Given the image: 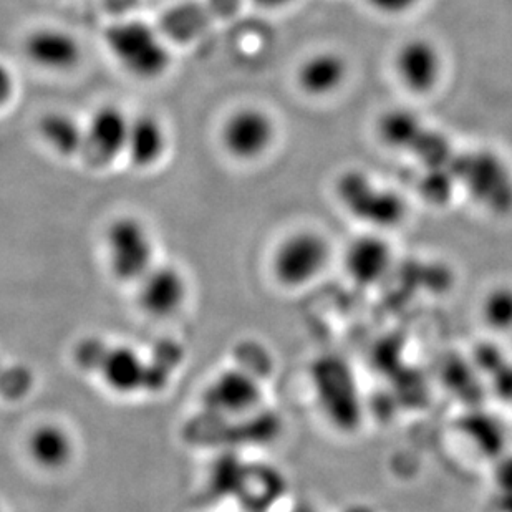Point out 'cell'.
Returning <instances> with one entry per match:
<instances>
[{
  "instance_id": "obj_16",
  "label": "cell",
  "mask_w": 512,
  "mask_h": 512,
  "mask_svg": "<svg viewBox=\"0 0 512 512\" xmlns=\"http://www.w3.org/2000/svg\"><path fill=\"white\" fill-rule=\"evenodd\" d=\"M261 400V387L254 378L241 370H229L219 375L206 392L211 410L241 415L252 410Z\"/></svg>"
},
{
  "instance_id": "obj_21",
  "label": "cell",
  "mask_w": 512,
  "mask_h": 512,
  "mask_svg": "<svg viewBox=\"0 0 512 512\" xmlns=\"http://www.w3.org/2000/svg\"><path fill=\"white\" fill-rule=\"evenodd\" d=\"M15 95L14 72L0 60V110L7 107Z\"/></svg>"
},
{
  "instance_id": "obj_14",
  "label": "cell",
  "mask_w": 512,
  "mask_h": 512,
  "mask_svg": "<svg viewBox=\"0 0 512 512\" xmlns=\"http://www.w3.org/2000/svg\"><path fill=\"white\" fill-rule=\"evenodd\" d=\"M98 372L103 383L120 395L138 393L146 387L148 365L140 353L126 345L105 348L98 360Z\"/></svg>"
},
{
  "instance_id": "obj_8",
  "label": "cell",
  "mask_w": 512,
  "mask_h": 512,
  "mask_svg": "<svg viewBox=\"0 0 512 512\" xmlns=\"http://www.w3.org/2000/svg\"><path fill=\"white\" fill-rule=\"evenodd\" d=\"M135 287L138 307L151 319H171L188 302V279L171 264H155Z\"/></svg>"
},
{
  "instance_id": "obj_11",
  "label": "cell",
  "mask_w": 512,
  "mask_h": 512,
  "mask_svg": "<svg viewBox=\"0 0 512 512\" xmlns=\"http://www.w3.org/2000/svg\"><path fill=\"white\" fill-rule=\"evenodd\" d=\"M24 54L45 72H72L82 62V45L75 35L58 27H37L25 37Z\"/></svg>"
},
{
  "instance_id": "obj_4",
  "label": "cell",
  "mask_w": 512,
  "mask_h": 512,
  "mask_svg": "<svg viewBox=\"0 0 512 512\" xmlns=\"http://www.w3.org/2000/svg\"><path fill=\"white\" fill-rule=\"evenodd\" d=\"M458 186L479 206L504 214L512 209V168L488 148L459 151L455 163Z\"/></svg>"
},
{
  "instance_id": "obj_5",
  "label": "cell",
  "mask_w": 512,
  "mask_h": 512,
  "mask_svg": "<svg viewBox=\"0 0 512 512\" xmlns=\"http://www.w3.org/2000/svg\"><path fill=\"white\" fill-rule=\"evenodd\" d=\"M105 256L112 276L121 284H133L155 266V239L150 228L136 216H120L105 232Z\"/></svg>"
},
{
  "instance_id": "obj_23",
  "label": "cell",
  "mask_w": 512,
  "mask_h": 512,
  "mask_svg": "<svg viewBox=\"0 0 512 512\" xmlns=\"http://www.w3.org/2000/svg\"><path fill=\"white\" fill-rule=\"evenodd\" d=\"M252 2L262 9L279 10L294 4L295 0H252Z\"/></svg>"
},
{
  "instance_id": "obj_3",
  "label": "cell",
  "mask_w": 512,
  "mask_h": 512,
  "mask_svg": "<svg viewBox=\"0 0 512 512\" xmlns=\"http://www.w3.org/2000/svg\"><path fill=\"white\" fill-rule=\"evenodd\" d=\"M334 249L324 232L297 229L282 237L271 254L272 279L285 290H304L329 269Z\"/></svg>"
},
{
  "instance_id": "obj_2",
  "label": "cell",
  "mask_w": 512,
  "mask_h": 512,
  "mask_svg": "<svg viewBox=\"0 0 512 512\" xmlns=\"http://www.w3.org/2000/svg\"><path fill=\"white\" fill-rule=\"evenodd\" d=\"M105 44L116 63L133 78L151 82L170 70V49L160 32L145 20H118L105 30Z\"/></svg>"
},
{
  "instance_id": "obj_1",
  "label": "cell",
  "mask_w": 512,
  "mask_h": 512,
  "mask_svg": "<svg viewBox=\"0 0 512 512\" xmlns=\"http://www.w3.org/2000/svg\"><path fill=\"white\" fill-rule=\"evenodd\" d=\"M334 189L340 206L372 231L397 228L408 216L405 198L360 168L342 171Z\"/></svg>"
},
{
  "instance_id": "obj_7",
  "label": "cell",
  "mask_w": 512,
  "mask_h": 512,
  "mask_svg": "<svg viewBox=\"0 0 512 512\" xmlns=\"http://www.w3.org/2000/svg\"><path fill=\"white\" fill-rule=\"evenodd\" d=\"M393 70L406 92L430 95L443 80L445 58L433 40L413 37L405 40L393 55Z\"/></svg>"
},
{
  "instance_id": "obj_9",
  "label": "cell",
  "mask_w": 512,
  "mask_h": 512,
  "mask_svg": "<svg viewBox=\"0 0 512 512\" xmlns=\"http://www.w3.org/2000/svg\"><path fill=\"white\" fill-rule=\"evenodd\" d=\"M131 116L116 105H102L85 123L83 155L93 166L112 165L125 156Z\"/></svg>"
},
{
  "instance_id": "obj_15",
  "label": "cell",
  "mask_w": 512,
  "mask_h": 512,
  "mask_svg": "<svg viewBox=\"0 0 512 512\" xmlns=\"http://www.w3.org/2000/svg\"><path fill=\"white\" fill-rule=\"evenodd\" d=\"M75 440L65 426L42 423L27 438V455L42 471L57 473L75 458Z\"/></svg>"
},
{
  "instance_id": "obj_10",
  "label": "cell",
  "mask_w": 512,
  "mask_h": 512,
  "mask_svg": "<svg viewBox=\"0 0 512 512\" xmlns=\"http://www.w3.org/2000/svg\"><path fill=\"white\" fill-rule=\"evenodd\" d=\"M395 251L383 232L353 237L343 249V271L358 285H375L392 271Z\"/></svg>"
},
{
  "instance_id": "obj_6",
  "label": "cell",
  "mask_w": 512,
  "mask_h": 512,
  "mask_svg": "<svg viewBox=\"0 0 512 512\" xmlns=\"http://www.w3.org/2000/svg\"><path fill=\"white\" fill-rule=\"evenodd\" d=\"M219 138L232 160H261L276 143L277 123L264 108H237L224 120Z\"/></svg>"
},
{
  "instance_id": "obj_18",
  "label": "cell",
  "mask_w": 512,
  "mask_h": 512,
  "mask_svg": "<svg viewBox=\"0 0 512 512\" xmlns=\"http://www.w3.org/2000/svg\"><path fill=\"white\" fill-rule=\"evenodd\" d=\"M428 123L423 116L408 108H392L383 113L377 121V135L382 145L406 155L411 145L418 140Z\"/></svg>"
},
{
  "instance_id": "obj_19",
  "label": "cell",
  "mask_w": 512,
  "mask_h": 512,
  "mask_svg": "<svg viewBox=\"0 0 512 512\" xmlns=\"http://www.w3.org/2000/svg\"><path fill=\"white\" fill-rule=\"evenodd\" d=\"M483 324L496 334H512V285H493L479 304Z\"/></svg>"
},
{
  "instance_id": "obj_13",
  "label": "cell",
  "mask_w": 512,
  "mask_h": 512,
  "mask_svg": "<svg viewBox=\"0 0 512 512\" xmlns=\"http://www.w3.org/2000/svg\"><path fill=\"white\" fill-rule=\"evenodd\" d=\"M170 136L165 123L156 115L141 113L131 116L125 156L141 170L158 165L168 151Z\"/></svg>"
},
{
  "instance_id": "obj_12",
  "label": "cell",
  "mask_w": 512,
  "mask_h": 512,
  "mask_svg": "<svg viewBox=\"0 0 512 512\" xmlns=\"http://www.w3.org/2000/svg\"><path fill=\"white\" fill-rule=\"evenodd\" d=\"M347 58L335 50H319L305 57L295 72L300 92L310 98L334 97L348 80Z\"/></svg>"
},
{
  "instance_id": "obj_20",
  "label": "cell",
  "mask_w": 512,
  "mask_h": 512,
  "mask_svg": "<svg viewBox=\"0 0 512 512\" xmlns=\"http://www.w3.org/2000/svg\"><path fill=\"white\" fill-rule=\"evenodd\" d=\"M368 7L383 17H401L410 14L423 0H365Z\"/></svg>"
},
{
  "instance_id": "obj_17",
  "label": "cell",
  "mask_w": 512,
  "mask_h": 512,
  "mask_svg": "<svg viewBox=\"0 0 512 512\" xmlns=\"http://www.w3.org/2000/svg\"><path fill=\"white\" fill-rule=\"evenodd\" d=\"M39 133L45 145L57 155L63 158L83 155L85 125L75 116L63 112L47 113L40 118Z\"/></svg>"
},
{
  "instance_id": "obj_24",
  "label": "cell",
  "mask_w": 512,
  "mask_h": 512,
  "mask_svg": "<svg viewBox=\"0 0 512 512\" xmlns=\"http://www.w3.org/2000/svg\"><path fill=\"white\" fill-rule=\"evenodd\" d=\"M0 512H2V511H0Z\"/></svg>"
},
{
  "instance_id": "obj_22",
  "label": "cell",
  "mask_w": 512,
  "mask_h": 512,
  "mask_svg": "<svg viewBox=\"0 0 512 512\" xmlns=\"http://www.w3.org/2000/svg\"><path fill=\"white\" fill-rule=\"evenodd\" d=\"M242 0H209V4L213 5V9L221 15H229L234 10L239 9Z\"/></svg>"
}]
</instances>
